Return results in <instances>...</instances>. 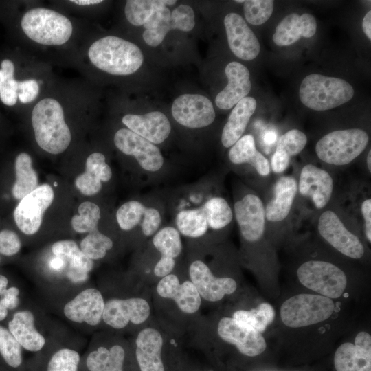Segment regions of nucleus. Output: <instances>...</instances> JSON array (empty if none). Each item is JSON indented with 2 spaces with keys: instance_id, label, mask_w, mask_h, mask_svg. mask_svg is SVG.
<instances>
[{
  "instance_id": "f257e3e1",
  "label": "nucleus",
  "mask_w": 371,
  "mask_h": 371,
  "mask_svg": "<svg viewBox=\"0 0 371 371\" xmlns=\"http://www.w3.org/2000/svg\"><path fill=\"white\" fill-rule=\"evenodd\" d=\"M31 122L36 142L41 149L58 155L69 147L71 134L57 100L45 98L38 102L32 109Z\"/></svg>"
},
{
  "instance_id": "f03ea898",
  "label": "nucleus",
  "mask_w": 371,
  "mask_h": 371,
  "mask_svg": "<svg viewBox=\"0 0 371 371\" xmlns=\"http://www.w3.org/2000/svg\"><path fill=\"white\" fill-rule=\"evenodd\" d=\"M88 57L98 69L117 76L135 73L144 60L137 45L115 36H104L94 41L88 49Z\"/></svg>"
},
{
  "instance_id": "7ed1b4c3",
  "label": "nucleus",
  "mask_w": 371,
  "mask_h": 371,
  "mask_svg": "<svg viewBox=\"0 0 371 371\" xmlns=\"http://www.w3.org/2000/svg\"><path fill=\"white\" fill-rule=\"evenodd\" d=\"M21 27L34 42L43 45H62L73 34V24L64 14L46 8H34L22 16Z\"/></svg>"
},
{
  "instance_id": "20e7f679",
  "label": "nucleus",
  "mask_w": 371,
  "mask_h": 371,
  "mask_svg": "<svg viewBox=\"0 0 371 371\" xmlns=\"http://www.w3.org/2000/svg\"><path fill=\"white\" fill-rule=\"evenodd\" d=\"M354 95L350 84L344 79L312 74L302 81L299 95L302 103L315 111H326L349 101Z\"/></svg>"
},
{
  "instance_id": "39448f33",
  "label": "nucleus",
  "mask_w": 371,
  "mask_h": 371,
  "mask_svg": "<svg viewBox=\"0 0 371 371\" xmlns=\"http://www.w3.org/2000/svg\"><path fill=\"white\" fill-rule=\"evenodd\" d=\"M368 140V135L360 128L334 131L317 142L315 152L318 158L325 163L346 165L365 150Z\"/></svg>"
},
{
  "instance_id": "423d86ee",
  "label": "nucleus",
  "mask_w": 371,
  "mask_h": 371,
  "mask_svg": "<svg viewBox=\"0 0 371 371\" xmlns=\"http://www.w3.org/2000/svg\"><path fill=\"white\" fill-rule=\"evenodd\" d=\"M335 310L333 300L313 294H299L287 299L281 306L282 322L291 328L315 324L330 318Z\"/></svg>"
},
{
  "instance_id": "0eeeda50",
  "label": "nucleus",
  "mask_w": 371,
  "mask_h": 371,
  "mask_svg": "<svg viewBox=\"0 0 371 371\" xmlns=\"http://www.w3.org/2000/svg\"><path fill=\"white\" fill-rule=\"evenodd\" d=\"M297 275L302 285L330 299L341 297L347 285L344 272L325 261H307L300 266Z\"/></svg>"
},
{
  "instance_id": "6e6552de",
  "label": "nucleus",
  "mask_w": 371,
  "mask_h": 371,
  "mask_svg": "<svg viewBox=\"0 0 371 371\" xmlns=\"http://www.w3.org/2000/svg\"><path fill=\"white\" fill-rule=\"evenodd\" d=\"M54 198V190L50 185L38 186L14 207L12 218L16 227L26 235L36 234L41 227L43 214Z\"/></svg>"
},
{
  "instance_id": "1a4fd4ad",
  "label": "nucleus",
  "mask_w": 371,
  "mask_h": 371,
  "mask_svg": "<svg viewBox=\"0 0 371 371\" xmlns=\"http://www.w3.org/2000/svg\"><path fill=\"white\" fill-rule=\"evenodd\" d=\"M317 227L322 237L344 255L355 259L363 256L364 247L359 238L347 229L334 212H323Z\"/></svg>"
},
{
  "instance_id": "9d476101",
  "label": "nucleus",
  "mask_w": 371,
  "mask_h": 371,
  "mask_svg": "<svg viewBox=\"0 0 371 371\" xmlns=\"http://www.w3.org/2000/svg\"><path fill=\"white\" fill-rule=\"evenodd\" d=\"M172 115L182 126L190 128L205 127L215 119L212 102L199 94H183L173 102Z\"/></svg>"
},
{
  "instance_id": "9b49d317",
  "label": "nucleus",
  "mask_w": 371,
  "mask_h": 371,
  "mask_svg": "<svg viewBox=\"0 0 371 371\" xmlns=\"http://www.w3.org/2000/svg\"><path fill=\"white\" fill-rule=\"evenodd\" d=\"M113 141L120 151L133 156L146 171L157 172L164 165V157L158 147L128 128L119 129Z\"/></svg>"
},
{
  "instance_id": "f8f14e48",
  "label": "nucleus",
  "mask_w": 371,
  "mask_h": 371,
  "mask_svg": "<svg viewBox=\"0 0 371 371\" xmlns=\"http://www.w3.org/2000/svg\"><path fill=\"white\" fill-rule=\"evenodd\" d=\"M150 315V306L146 300L139 297L113 298L105 302L103 321L111 327L121 329L129 322L139 324Z\"/></svg>"
},
{
  "instance_id": "ddd939ff",
  "label": "nucleus",
  "mask_w": 371,
  "mask_h": 371,
  "mask_svg": "<svg viewBox=\"0 0 371 371\" xmlns=\"http://www.w3.org/2000/svg\"><path fill=\"white\" fill-rule=\"evenodd\" d=\"M104 300L96 289L82 290L63 307L64 315L70 321L89 326H96L102 319Z\"/></svg>"
},
{
  "instance_id": "4468645a",
  "label": "nucleus",
  "mask_w": 371,
  "mask_h": 371,
  "mask_svg": "<svg viewBox=\"0 0 371 371\" xmlns=\"http://www.w3.org/2000/svg\"><path fill=\"white\" fill-rule=\"evenodd\" d=\"M229 47L233 54L245 60L254 59L260 52V43L245 19L236 13H229L224 19Z\"/></svg>"
},
{
  "instance_id": "2eb2a0df",
  "label": "nucleus",
  "mask_w": 371,
  "mask_h": 371,
  "mask_svg": "<svg viewBox=\"0 0 371 371\" xmlns=\"http://www.w3.org/2000/svg\"><path fill=\"white\" fill-rule=\"evenodd\" d=\"M236 221L243 237L249 242L259 240L265 231V213L261 199L249 194L234 204Z\"/></svg>"
},
{
  "instance_id": "dca6fc26",
  "label": "nucleus",
  "mask_w": 371,
  "mask_h": 371,
  "mask_svg": "<svg viewBox=\"0 0 371 371\" xmlns=\"http://www.w3.org/2000/svg\"><path fill=\"white\" fill-rule=\"evenodd\" d=\"M334 365L337 371H371V336L359 333L355 344L346 342L336 350Z\"/></svg>"
},
{
  "instance_id": "f3484780",
  "label": "nucleus",
  "mask_w": 371,
  "mask_h": 371,
  "mask_svg": "<svg viewBox=\"0 0 371 371\" xmlns=\"http://www.w3.org/2000/svg\"><path fill=\"white\" fill-rule=\"evenodd\" d=\"M189 274L200 296L210 302L221 300L225 295L233 293L237 287L233 278L215 277L207 265L201 260H195L190 265Z\"/></svg>"
},
{
  "instance_id": "a211bd4d",
  "label": "nucleus",
  "mask_w": 371,
  "mask_h": 371,
  "mask_svg": "<svg viewBox=\"0 0 371 371\" xmlns=\"http://www.w3.org/2000/svg\"><path fill=\"white\" fill-rule=\"evenodd\" d=\"M218 333L223 340L236 346L246 356L259 355L266 349V341L260 333L239 325L232 317H223L219 321Z\"/></svg>"
},
{
  "instance_id": "6ab92c4d",
  "label": "nucleus",
  "mask_w": 371,
  "mask_h": 371,
  "mask_svg": "<svg viewBox=\"0 0 371 371\" xmlns=\"http://www.w3.org/2000/svg\"><path fill=\"white\" fill-rule=\"evenodd\" d=\"M298 188L302 196L311 198L315 207L322 209L331 198L333 181L325 170L306 164L301 170Z\"/></svg>"
},
{
  "instance_id": "aec40b11",
  "label": "nucleus",
  "mask_w": 371,
  "mask_h": 371,
  "mask_svg": "<svg viewBox=\"0 0 371 371\" xmlns=\"http://www.w3.org/2000/svg\"><path fill=\"white\" fill-rule=\"evenodd\" d=\"M122 122L128 129L153 144L162 143L171 131L168 119L159 111L144 115L126 114Z\"/></svg>"
},
{
  "instance_id": "412c9836",
  "label": "nucleus",
  "mask_w": 371,
  "mask_h": 371,
  "mask_svg": "<svg viewBox=\"0 0 371 371\" xmlns=\"http://www.w3.org/2000/svg\"><path fill=\"white\" fill-rule=\"evenodd\" d=\"M227 85L216 97L215 103L221 109H229L247 97L251 88L248 69L238 62H231L225 69Z\"/></svg>"
},
{
  "instance_id": "4be33fe9",
  "label": "nucleus",
  "mask_w": 371,
  "mask_h": 371,
  "mask_svg": "<svg viewBox=\"0 0 371 371\" xmlns=\"http://www.w3.org/2000/svg\"><path fill=\"white\" fill-rule=\"evenodd\" d=\"M158 294L172 299L179 308L186 313L196 312L201 306V296L191 281L180 284L177 276L168 274L162 278L157 286Z\"/></svg>"
},
{
  "instance_id": "5701e85b",
  "label": "nucleus",
  "mask_w": 371,
  "mask_h": 371,
  "mask_svg": "<svg viewBox=\"0 0 371 371\" xmlns=\"http://www.w3.org/2000/svg\"><path fill=\"white\" fill-rule=\"evenodd\" d=\"M317 30V22L313 15L304 13L299 15L291 13L284 17L277 25L273 41L277 45H290L300 37L311 38Z\"/></svg>"
},
{
  "instance_id": "b1692460",
  "label": "nucleus",
  "mask_w": 371,
  "mask_h": 371,
  "mask_svg": "<svg viewBox=\"0 0 371 371\" xmlns=\"http://www.w3.org/2000/svg\"><path fill=\"white\" fill-rule=\"evenodd\" d=\"M135 355L141 371H164L161 357L163 338L155 328L141 330L136 339Z\"/></svg>"
},
{
  "instance_id": "393cba45",
  "label": "nucleus",
  "mask_w": 371,
  "mask_h": 371,
  "mask_svg": "<svg viewBox=\"0 0 371 371\" xmlns=\"http://www.w3.org/2000/svg\"><path fill=\"white\" fill-rule=\"evenodd\" d=\"M8 330L20 346L30 352H38L45 345V339L35 326V318L30 311H19L8 323Z\"/></svg>"
},
{
  "instance_id": "a878e982",
  "label": "nucleus",
  "mask_w": 371,
  "mask_h": 371,
  "mask_svg": "<svg viewBox=\"0 0 371 371\" xmlns=\"http://www.w3.org/2000/svg\"><path fill=\"white\" fill-rule=\"evenodd\" d=\"M297 190V182L293 177L283 176L279 178L274 186V198L265 209V218L271 222H279L286 218Z\"/></svg>"
},
{
  "instance_id": "bb28decb",
  "label": "nucleus",
  "mask_w": 371,
  "mask_h": 371,
  "mask_svg": "<svg viewBox=\"0 0 371 371\" xmlns=\"http://www.w3.org/2000/svg\"><path fill=\"white\" fill-rule=\"evenodd\" d=\"M256 106V100L247 96L235 105L222 132L221 142L225 148L232 146L242 137Z\"/></svg>"
},
{
  "instance_id": "cd10ccee",
  "label": "nucleus",
  "mask_w": 371,
  "mask_h": 371,
  "mask_svg": "<svg viewBox=\"0 0 371 371\" xmlns=\"http://www.w3.org/2000/svg\"><path fill=\"white\" fill-rule=\"evenodd\" d=\"M195 25L193 9L181 4L173 10L170 21L153 30H146L143 32L144 41L152 47L159 45L170 30L178 29L184 32L192 30Z\"/></svg>"
},
{
  "instance_id": "c85d7f7f",
  "label": "nucleus",
  "mask_w": 371,
  "mask_h": 371,
  "mask_svg": "<svg viewBox=\"0 0 371 371\" xmlns=\"http://www.w3.org/2000/svg\"><path fill=\"white\" fill-rule=\"evenodd\" d=\"M14 181L10 188L12 199L21 200L38 186V179L36 170L32 166L30 155L21 152L16 155L13 164Z\"/></svg>"
},
{
  "instance_id": "c756f323",
  "label": "nucleus",
  "mask_w": 371,
  "mask_h": 371,
  "mask_svg": "<svg viewBox=\"0 0 371 371\" xmlns=\"http://www.w3.org/2000/svg\"><path fill=\"white\" fill-rule=\"evenodd\" d=\"M229 159L234 164L247 163L261 176H267L271 168L267 159L256 150L251 135L241 137L230 148Z\"/></svg>"
},
{
  "instance_id": "7c9ffc66",
  "label": "nucleus",
  "mask_w": 371,
  "mask_h": 371,
  "mask_svg": "<svg viewBox=\"0 0 371 371\" xmlns=\"http://www.w3.org/2000/svg\"><path fill=\"white\" fill-rule=\"evenodd\" d=\"M125 351L118 344L109 349L99 346L89 352L85 359V366L89 371H123Z\"/></svg>"
},
{
  "instance_id": "2f4dec72",
  "label": "nucleus",
  "mask_w": 371,
  "mask_h": 371,
  "mask_svg": "<svg viewBox=\"0 0 371 371\" xmlns=\"http://www.w3.org/2000/svg\"><path fill=\"white\" fill-rule=\"evenodd\" d=\"M52 251L56 257L61 258L68 262L70 270L87 274L93 269V260L83 254L74 240L57 241L52 245Z\"/></svg>"
},
{
  "instance_id": "473e14b6",
  "label": "nucleus",
  "mask_w": 371,
  "mask_h": 371,
  "mask_svg": "<svg viewBox=\"0 0 371 371\" xmlns=\"http://www.w3.org/2000/svg\"><path fill=\"white\" fill-rule=\"evenodd\" d=\"M232 318L239 325L262 333L273 321L275 311L270 304L262 302L257 308L249 311L238 310L235 311Z\"/></svg>"
},
{
  "instance_id": "72a5a7b5",
  "label": "nucleus",
  "mask_w": 371,
  "mask_h": 371,
  "mask_svg": "<svg viewBox=\"0 0 371 371\" xmlns=\"http://www.w3.org/2000/svg\"><path fill=\"white\" fill-rule=\"evenodd\" d=\"M175 223L180 233L191 238H198L204 235L208 228L207 219L201 207L181 210L176 216Z\"/></svg>"
},
{
  "instance_id": "f704fd0d",
  "label": "nucleus",
  "mask_w": 371,
  "mask_h": 371,
  "mask_svg": "<svg viewBox=\"0 0 371 371\" xmlns=\"http://www.w3.org/2000/svg\"><path fill=\"white\" fill-rule=\"evenodd\" d=\"M176 2L174 0H128L124 8L125 16L131 24L144 25L157 8L172 5Z\"/></svg>"
},
{
  "instance_id": "c9c22d12",
  "label": "nucleus",
  "mask_w": 371,
  "mask_h": 371,
  "mask_svg": "<svg viewBox=\"0 0 371 371\" xmlns=\"http://www.w3.org/2000/svg\"><path fill=\"white\" fill-rule=\"evenodd\" d=\"M201 208L207 219L208 227L219 229L229 225L233 218L232 210L227 201L222 197H212Z\"/></svg>"
},
{
  "instance_id": "e433bc0d",
  "label": "nucleus",
  "mask_w": 371,
  "mask_h": 371,
  "mask_svg": "<svg viewBox=\"0 0 371 371\" xmlns=\"http://www.w3.org/2000/svg\"><path fill=\"white\" fill-rule=\"evenodd\" d=\"M78 211V214L74 215L71 221L75 232L90 233L98 229L101 214L98 205L91 201H84L80 204Z\"/></svg>"
},
{
  "instance_id": "4c0bfd02",
  "label": "nucleus",
  "mask_w": 371,
  "mask_h": 371,
  "mask_svg": "<svg viewBox=\"0 0 371 371\" xmlns=\"http://www.w3.org/2000/svg\"><path fill=\"white\" fill-rule=\"evenodd\" d=\"M155 247L161 256L177 257L181 252L182 244L177 229L168 226L159 229L153 238Z\"/></svg>"
},
{
  "instance_id": "58836bf2",
  "label": "nucleus",
  "mask_w": 371,
  "mask_h": 371,
  "mask_svg": "<svg viewBox=\"0 0 371 371\" xmlns=\"http://www.w3.org/2000/svg\"><path fill=\"white\" fill-rule=\"evenodd\" d=\"M113 245L109 237L96 229L83 238L80 243V249L86 256L94 260L104 258Z\"/></svg>"
},
{
  "instance_id": "ea45409f",
  "label": "nucleus",
  "mask_w": 371,
  "mask_h": 371,
  "mask_svg": "<svg viewBox=\"0 0 371 371\" xmlns=\"http://www.w3.org/2000/svg\"><path fill=\"white\" fill-rule=\"evenodd\" d=\"M146 207L138 201H129L117 210L116 220L120 227L129 231L142 223Z\"/></svg>"
},
{
  "instance_id": "a19ab883",
  "label": "nucleus",
  "mask_w": 371,
  "mask_h": 371,
  "mask_svg": "<svg viewBox=\"0 0 371 371\" xmlns=\"http://www.w3.org/2000/svg\"><path fill=\"white\" fill-rule=\"evenodd\" d=\"M8 329L0 325V355L12 368H19L23 362L22 349Z\"/></svg>"
},
{
  "instance_id": "79ce46f5",
  "label": "nucleus",
  "mask_w": 371,
  "mask_h": 371,
  "mask_svg": "<svg viewBox=\"0 0 371 371\" xmlns=\"http://www.w3.org/2000/svg\"><path fill=\"white\" fill-rule=\"evenodd\" d=\"M80 363V356L76 350L63 348L51 356L45 371H78Z\"/></svg>"
},
{
  "instance_id": "37998d69",
  "label": "nucleus",
  "mask_w": 371,
  "mask_h": 371,
  "mask_svg": "<svg viewBox=\"0 0 371 371\" xmlns=\"http://www.w3.org/2000/svg\"><path fill=\"white\" fill-rule=\"evenodd\" d=\"M273 3L272 0L245 1L243 10L247 22L254 25L265 23L272 14Z\"/></svg>"
},
{
  "instance_id": "c03bdc74",
  "label": "nucleus",
  "mask_w": 371,
  "mask_h": 371,
  "mask_svg": "<svg viewBox=\"0 0 371 371\" xmlns=\"http://www.w3.org/2000/svg\"><path fill=\"white\" fill-rule=\"evenodd\" d=\"M306 143L307 137L303 132L298 129H291L279 137L276 150L291 157L299 154Z\"/></svg>"
},
{
  "instance_id": "a18cd8bd",
  "label": "nucleus",
  "mask_w": 371,
  "mask_h": 371,
  "mask_svg": "<svg viewBox=\"0 0 371 371\" xmlns=\"http://www.w3.org/2000/svg\"><path fill=\"white\" fill-rule=\"evenodd\" d=\"M85 171L98 178L102 182H107L112 177L111 167L106 163L105 156L95 152L88 156L85 162Z\"/></svg>"
},
{
  "instance_id": "49530a36",
  "label": "nucleus",
  "mask_w": 371,
  "mask_h": 371,
  "mask_svg": "<svg viewBox=\"0 0 371 371\" xmlns=\"http://www.w3.org/2000/svg\"><path fill=\"white\" fill-rule=\"evenodd\" d=\"M21 248V241L19 235L8 227L0 228V254L11 257L17 254Z\"/></svg>"
},
{
  "instance_id": "de8ad7c7",
  "label": "nucleus",
  "mask_w": 371,
  "mask_h": 371,
  "mask_svg": "<svg viewBox=\"0 0 371 371\" xmlns=\"http://www.w3.org/2000/svg\"><path fill=\"white\" fill-rule=\"evenodd\" d=\"M161 224V216L159 212L154 207H147L141 223L143 234L146 236L154 234Z\"/></svg>"
},
{
  "instance_id": "09e8293b",
  "label": "nucleus",
  "mask_w": 371,
  "mask_h": 371,
  "mask_svg": "<svg viewBox=\"0 0 371 371\" xmlns=\"http://www.w3.org/2000/svg\"><path fill=\"white\" fill-rule=\"evenodd\" d=\"M40 91V86L34 79L19 81L18 98L23 104L33 102Z\"/></svg>"
},
{
  "instance_id": "8fccbe9b",
  "label": "nucleus",
  "mask_w": 371,
  "mask_h": 371,
  "mask_svg": "<svg viewBox=\"0 0 371 371\" xmlns=\"http://www.w3.org/2000/svg\"><path fill=\"white\" fill-rule=\"evenodd\" d=\"M19 81L14 78L8 80L0 93L1 102L7 106H14L18 100Z\"/></svg>"
},
{
  "instance_id": "3c124183",
  "label": "nucleus",
  "mask_w": 371,
  "mask_h": 371,
  "mask_svg": "<svg viewBox=\"0 0 371 371\" xmlns=\"http://www.w3.org/2000/svg\"><path fill=\"white\" fill-rule=\"evenodd\" d=\"M170 14L171 12L166 6L158 7L143 26L146 30L155 29L164 21L169 20Z\"/></svg>"
},
{
  "instance_id": "603ef678",
  "label": "nucleus",
  "mask_w": 371,
  "mask_h": 371,
  "mask_svg": "<svg viewBox=\"0 0 371 371\" xmlns=\"http://www.w3.org/2000/svg\"><path fill=\"white\" fill-rule=\"evenodd\" d=\"M291 157L283 152L276 150L271 161L272 170L276 173L283 172L289 166Z\"/></svg>"
},
{
  "instance_id": "864d4df0",
  "label": "nucleus",
  "mask_w": 371,
  "mask_h": 371,
  "mask_svg": "<svg viewBox=\"0 0 371 371\" xmlns=\"http://www.w3.org/2000/svg\"><path fill=\"white\" fill-rule=\"evenodd\" d=\"M19 289L15 286L7 289L4 293L0 296V301L6 306L8 309L16 308L20 302L19 295Z\"/></svg>"
},
{
  "instance_id": "5fc2aeb1",
  "label": "nucleus",
  "mask_w": 371,
  "mask_h": 371,
  "mask_svg": "<svg viewBox=\"0 0 371 371\" xmlns=\"http://www.w3.org/2000/svg\"><path fill=\"white\" fill-rule=\"evenodd\" d=\"M175 265V259L161 256L154 268V273L158 277H164L170 274Z\"/></svg>"
},
{
  "instance_id": "6e6d98bb",
  "label": "nucleus",
  "mask_w": 371,
  "mask_h": 371,
  "mask_svg": "<svg viewBox=\"0 0 371 371\" xmlns=\"http://www.w3.org/2000/svg\"><path fill=\"white\" fill-rule=\"evenodd\" d=\"M0 93L8 80L14 78V65L10 59H4L1 63Z\"/></svg>"
},
{
  "instance_id": "4d7b16f0",
  "label": "nucleus",
  "mask_w": 371,
  "mask_h": 371,
  "mask_svg": "<svg viewBox=\"0 0 371 371\" xmlns=\"http://www.w3.org/2000/svg\"><path fill=\"white\" fill-rule=\"evenodd\" d=\"M361 212L365 221V233L367 239L371 242V200H365L361 205Z\"/></svg>"
},
{
  "instance_id": "13d9d810",
  "label": "nucleus",
  "mask_w": 371,
  "mask_h": 371,
  "mask_svg": "<svg viewBox=\"0 0 371 371\" xmlns=\"http://www.w3.org/2000/svg\"><path fill=\"white\" fill-rule=\"evenodd\" d=\"M362 29L369 40L371 39V11L369 10L365 15L362 22Z\"/></svg>"
},
{
  "instance_id": "bf43d9fd",
  "label": "nucleus",
  "mask_w": 371,
  "mask_h": 371,
  "mask_svg": "<svg viewBox=\"0 0 371 371\" xmlns=\"http://www.w3.org/2000/svg\"><path fill=\"white\" fill-rule=\"evenodd\" d=\"M66 262L61 258L56 257L53 258L50 262V266L55 270H61L64 268Z\"/></svg>"
},
{
  "instance_id": "052dcab7",
  "label": "nucleus",
  "mask_w": 371,
  "mask_h": 371,
  "mask_svg": "<svg viewBox=\"0 0 371 371\" xmlns=\"http://www.w3.org/2000/svg\"><path fill=\"white\" fill-rule=\"evenodd\" d=\"M70 2L78 5H91L102 3V0H72Z\"/></svg>"
},
{
  "instance_id": "680f3d73",
  "label": "nucleus",
  "mask_w": 371,
  "mask_h": 371,
  "mask_svg": "<svg viewBox=\"0 0 371 371\" xmlns=\"http://www.w3.org/2000/svg\"><path fill=\"white\" fill-rule=\"evenodd\" d=\"M8 284V278L5 276L0 274V296L6 291Z\"/></svg>"
},
{
  "instance_id": "e2e57ef3",
  "label": "nucleus",
  "mask_w": 371,
  "mask_h": 371,
  "mask_svg": "<svg viewBox=\"0 0 371 371\" xmlns=\"http://www.w3.org/2000/svg\"><path fill=\"white\" fill-rule=\"evenodd\" d=\"M276 139V134L273 131L267 132L263 137L265 143L269 144L273 143Z\"/></svg>"
},
{
  "instance_id": "0e129e2a",
  "label": "nucleus",
  "mask_w": 371,
  "mask_h": 371,
  "mask_svg": "<svg viewBox=\"0 0 371 371\" xmlns=\"http://www.w3.org/2000/svg\"><path fill=\"white\" fill-rule=\"evenodd\" d=\"M8 308L6 306L0 301V321L5 319L8 315Z\"/></svg>"
},
{
  "instance_id": "69168bd1",
  "label": "nucleus",
  "mask_w": 371,
  "mask_h": 371,
  "mask_svg": "<svg viewBox=\"0 0 371 371\" xmlns=\"http://www.w3.org/2000/svg\"><path fill=\"white\" fill-rule=\"evenodd\" d=\"M367 166L370 172H371V150H369L368 156H367Z\"/></svg>"
},
{
  "instance_id": "338daca9",
  "label": "nucleus",
  "mask_w": 371,
  "mask_h": 371,
  "mask_svg": "<svg viewBox=\"0 0 371 371\" xmlns=\"http://www.w3.org/2000/svg\"><path fill=\"white\" fill-rule=\"evenodd\" d=\"M235 2H236V3H244L245 1H243V0H236Z\"/></svg>"
},
{
  "instance_id": "774afa93",
  "label": "nucleus",
  "mask_w": 371,
  "mask_h": 371,
  "mask_svg": "<svg viewBox=\"0 0 371 371\" xmlns=\"http://www.w3.org/2000/svg\"><path fill=\"white\" fill-rule=\"evenodd\" d=\"M1 254H0V262H1Z\"/></svg>"
}]
</instances>
